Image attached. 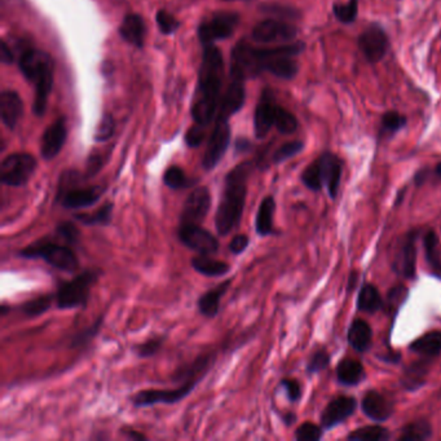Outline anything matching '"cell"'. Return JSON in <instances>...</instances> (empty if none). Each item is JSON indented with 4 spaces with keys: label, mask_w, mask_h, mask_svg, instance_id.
<instances>
[{
    "label": "cell",
    "mask_w": 441,
    "mask_h": 441,
    "mask_svg": "<svg viewBox=\"0 0 441 441\" xmlns=\"http://www.w3.org/2000/svg\"><path fill=\"white\" fill-rule=\"evenodd\" d=\"M224 78V60L222 51L207 46L203 51L196 95L191 104V116L197 124L209 126L219 109L220 90Z\"/></svg>",
    "instance_id": "cell-1"
},
{
    "label": "cell",
    "mask_w": 441,
    "mask_h": 441,
    "mask_svg": "<svg viewBox=\"0 0 441 441\" xmlns=\"http://www.w3.org/2000/svg\"><path fill=\"white\" fill-rule=\"evenodd\" d=\"M252 162L245 161L232 168L224 179L222 198L215 213V229L226 237L239 227L248 198V179Z\"/></svg>",
    "instance_id": "cell-2"
},
{
    "label": "cell",
    "mask_w": 441,
    "mask_h": 441,
    "mask_svg": "<svg viewBox=\"0 0 441 441\" xmlns=\"http://www.w3.org/2000/svg\"><path fill=\"white\" fill-rule=\"evenodd\" d=\"M306 48L303 42L282 44L272 48H255L248 43H239L230 57V75L235 79L246 81L260 72H268L271 62L282 55L298 56Z\"/></svg>",
    "instance_id": "cell-3"
},
{
    "label": "cell",
    "mask_w": 441,
    "mask_h": 441,
    "mask_svg": "<svg viewBox=\"0 0 441 441\" xmlns=\"http://www.w3.org/2000/svg\"><path fill=\"white\" fill-rule=\"evenodd\" d=\"M25 78L34 84V111L42 117L47 109L48 97L53 87V60L51 56L36 48H26L18 61Z\"/></svg>",
    "instance_id": "cell-4"
},
{
    "label": "cell",
    "mask_w": 441,
    "mask_h": 441,
    "mask_svg": "<svg viewBox=\"0 0 441 441\" xmlns=\"http://www.w3.org/2000/svg\"><path fill=\"white\" fill-rule=\"evenodd\" d=\"M18 256L24 259H42L51 267L65 273H74L79 268V259L69 245L59 243L49 237L38 239L23 250Z\"/></svg>",
    "instance_id": "cell-5"
},
{
    "label": "cell",
    "mask_w": 441,
    "mask_h": 441,
    "mask_svg": "<svg viewBox=\"0 0 441 441\" xmlns=\"http://www.w3.org/2000/svg\"><path fill=\"white\" fill-rule=\"evenodd\" d=\"M82 176L77 171L61 174L56 200L66 210H81L94 206L101 200L107 188L104 185L79 187Z\"/></svg>",
    "instance_id": "cell-6"
},
{
    "label": "cell",
    "mask_w": 441,
    "mask_h": 441,
    "mask_svg": "<svg viewBox=\"0 0 441 441\" xmlns=\"http://www.w3.org/2000/svg\"><path fill=\"white\" fill-rule=\"evenodd\" d=\"M103 272L98 268L84 269L70 281L61 282L56 294V306L59 310L85 308L91 297V290Z\"/></svg>",
    "instance_id": "cell-7"
},
{
    "label": "cell",
    "mask_w": 441,
    "mask_h": 441,
    "mask_svg": "<svg viewBox=\"0 0 441 441\" xmlns=\"http://www.w3.org/2000/svg\"><path fill=\"white\" fill-rule=\"evenodd\" d=\"M36 168L38 162L34 155L29 153H13L1 161L0 181L7 187H25L34 176Z\"/></svg>",
    "instance_id": "cell-8"
},
{
    "label": "cell",
    "mask_w": 441,
    "mask_h": 441,
    "mask_svg": "<svg viewBox=\"0 0 441 441\" xmlns=\"http://www.w3.org/2000/svg\"><path fill=\"white\" fill-rule=\"evenodd\" d=\"M202 379H189L174 388V390H142L132 396L131 401L135 407H149V406L166 404L172 405L184 400L194 391L198 383Z\"/></svg>",
    "instance_id": "cell-9"
},
{
    "label": "cell",
    "mask_w": 441,
    "mask_h": 441,
    "mask_svg": "<svg viewBox=\"0 0 441 441\" xmlns=\"http://www.w3.org/2000/svg\"><path fill=\"white\" fill-rule=\"evenodd\" d=\"M239 24V16L233 12H216L203 20L198 27V38L203 47L213 46L216 40L233 36Z\"/></svg>",
    "instance_id": "cell-10"
},
{
    "label": "cell",
    "mask_w": 441,
    "mask_h": 441,
    "mask_svg": "<svg viewBox=\"0 0 441 441\" xmlns=\"http://www.w3.org/2000/svg\"><path fill=\"white\" fill-rule=\"evenodd\" d=\"M178 239L188 249L203 255H214L219 250V241L200 224H179Z\"/></svg>",
    "instance_id": "cell-11"
},
{
    "label": "cell",
    "mask_w": 441,
    "mask_h": 441,
    "mask_svg": "<svg viewBox=\"0 0 441 441\" xmlns=\"http://www.w3.org/2000/svg\"><path fill=\"white\" fill-rule=\"evenodd\" d=\"M213 203L211 191L207 187H197L187 197L181 214L179 224H200L202 226L203 220L210 213Z\"/></svg>",
    "instance_id": "cell-12"
},
{
    "label": "cell",
    "mask_w": 441,
    "mask_h": 441,
    "mask_svg": "<svg viewBox=\"0 0 441 441\" xmlns=\"http://www.w3.org/2000/svg\"><path fill=\"white\" fill-rule=\"evenodd\" d=\"M358 49L370 64L383 60L388 51V36L379 24H370L358 39Z\"/></svg>",
    "instance_id": "cell-13"
},
{
    "label": "cell",
    "mask_w": 441,
    "mask_h": 441,
    "mask_svg": "<svg viewBox=\"0 0 441 441\" xmlns=\"http://www.w3.org/2000/svg\"><path fill=\"white\" fill-rule=\"evenodd\" d=\"M230 143V127L228 120H217L210 135L206 152L203 155L202 168L204 171H213L223 159Z\"/></svg>",
    "instance_id": "cell-14"
},
{
    "label": "cell",
    "mask_w": 441,
    "mask_h": 441,
    "mask_svg": "<svg viewBox=\"0 0 441 441\" xmlns=\"http://www.w3.org/2000/svg\"><path fill=\"white\" fill-rule=\"evenodd\" d=\"M417 233L409 232L399 239V245L395 251L392 267L395 272L405 278L413 280L417 271Z\"/></svg>",
    "instance_id": "cell-15"
},
{
    "label": "cell",
    "mask_w": 441,
    "mask_h": 441,
    "mask_svg": "<svg viewBox=\"0 0 441 441\" xmlns=\"http://www.w3.org/2000/svg\"><path fill=\"white\" fill-rule=\"evenodd\" d=\"M298 36V27L281 20H265L252 30V39L258 43H286Z\"/></svg>",
    "instance_id": "cell-16"
},
{
    "label": "cell",
    "mask_w": 441,
    "mask_h": 441,
    "mask_svg": "<svg viewBox=\"0 0 441 441\" xmlns=\"http://www.w3.org/2000/svg\"><path fill=\"white\" fill-rule=\"evenodd\" d=\"M68 137V126L66 118L61 117L53 122L42 136L40 144V155L44 161H51L60 155L61 149L66 143Z\"/></svg>",
    "instance_id": "cell-17"
},
{
    "label": "cell",
    "mask_w": 441,
    "mask_h": 441,
    "mask_svg": "<svg viewBox=\"0 0 441 441\" xmlns=\"http://www.w3.org/2000/svg\"><path fill=\"white\" fill-rule=\"evenodd\" d=\"M278 105L274 101V96L269 90H265L255 109L254 117V131L258 139H264L272 130L276 120Z\"/></svg>",
    "instance_id": "cell-18"
},
{
    "label": "cell",
    "mask_w": 441,
    "mask_h": 441,
    "mask_svg": "<svg viewBox=\"0 0 441 441\" xmlns=\"http://www.w3.org/2000/svg\"><path fill=\"white\" fill-rule=\"evenodd\" d=\"M358 407V401L351 396H339L330 401L325 410L322 412V427L326 429H333L335 426L345 422L347 418L351 417Z\"/></svg>",
    "instance_id": "cell-19"
},
{
    "label": "cell",
    "mask_w": 441,
    "mask_h": 441,
    "mask_svg": "<svg viewBox=\"0 0 441 441\" xmlns=\"http://www.w3.org/2000/svg\"><path fill=\"white\" fill-rule=\"evenodd\" d=\"M317 159L320 162L323 187H326L329 196L335 200L340 187L343 163L338 155H333L330 152L323 153Z\"/></svg>",
    "instance_id": "cell-20"
},
{
    "label": "cell",
    "mask_w": 441,
    "mask_h": 441,
    "mask_svg": "<svg viewBox=\"0 0 441 441\" xmlns=\"http://www.w3.org/2000/svg\"><path fill=\"white\" fill-rule=\"evenodd\" d=\"M245 81L235 79L229 84L224 96L220 98L217 109V120H229L245 104Z\"/></svg>",
    "instance_id": "cell-21"
},
{
    "label": "cell",
    "mask_w": 441,
    "mask_h": 441,
    "mask_svg": "<svg viewBox=\"0 0 441 441\" xmlns=\"http://www.w3.org/2000/svg\"><path fill=\"white\" fill-rule=\"evenodd\" d=\"M361 407L364 414L374 422H384L394 413L392 403L378 391H369L365 394Z\"/></svg>",
    "instance_id": "cell-22"
},
{
    "label": "cell",
    "mask_w": 441,
    "mask_h": 441,
    "mask_svg": "<svg viewBox=\"0 0 441 441\" xmlns=\"http://www.w3.org/2000/svg\"><path fill=\"white\" fill-rule=\"evenodd\" d=\"M232 282H233V278L226 280V281L220 282L219 285L207 290L200 297V299L197 300V308L203 317L215 319L217 316L223 297L227 294Z\"/></svg>",
    "instance_id": "cell-23"
},
{
    "label": "cell",
    "mask_w": 441,
    "mask_h": 441,
    "mask_svg": "<svg viewBox=\"0 0 441 441\" xmlns=\"http://www.w3.org/2000/svg\"><path fill=\"white\" fill-rule=\"evenodd\" d=\"M23 101L14 91H4L0 96V111L3 123L13 130L23 116Z\"/></svg>",
    "instance_id": "cell-24"
},
{
    "label": "cell",
    "mask_w": 441,
    "mask_h": 441,
    "mask_svg": "<svg viewBox=\"0 0 441 441\" xmlns=\"http://www.w3.org/2000/svg\"><path fill=\"white\" fill-rule=\"evenodd\" d=\"M120 34L127 43L142 48L145 40V23L139 14H127L120 27Z\"/></svg>",
    "instance_id": "cell-25"
},
{
    "label": "cell",
    "mask_w": 441,
    "mask_h": 441,
    "mask_svg": "<svg viewBox=\"0 0 441 441\" xmlns=\"http://www.w3.org/2000/svg\"><path fill=\"white\" fill-rule=\"evenodd\" d=\"M191 264L196 272L206 277H222L229 273L232 269L229 263L217 260L211 255H203V254L193 256Z\"/></svg>",
    "instance_id": "cell-26"
},
{
    "label": "cell",
    "mask_w": 441,
    "mask_h": 441,
    "mask_svg": "<svg viewBox=\"0 0 441 441\" xmlns=\"http://www.w3.org/2000/svg\"><path fill=\"white\" fill-rule=\"evenodd\" d=\"M276 201L273 196H267L259 204L255 217V230L260 237H267L273 233V217Z\"/></svg>",
    "instance_id": "cell-27"
},
{
    "label": "cell",
    "mask_w": 441,
    "mask_h": 441,
    "mask_svg": "<svg viewBox=\"0 0 441 441\" xmlns=\"http://www.w3.org/2000/svg\"><path fill=\"white\" fill-rule=\"evenodd\" d=\"M373 340V332L369 323L361 319H356L351 323L348 330V342L358 352L369 349Z\"/></svg>",
    "instance_id": "cell-28"
},
{
    "label": "cell",
    "mask_w": 441,
    "mask_h": 441,
    "mask_svg": "<svg viewBox=\"0 0 441 441\" xmlns=\"http://www.w3.org/2000/svg\"><path fill=\"white\" fill-rule=\"evenodd\" d=\"M336 378L345 386H356L365 378V370L358 360L343 358L338 364Z\"/></svg>",
    "instance_id": "cell-29"
},
{
    "label": "cell",
    "mask_w": 441,
    "mask_h": 441,
    "mask_svg": "<svg viewBox=\"0 0 441 441\" xmlns=\"http://www.w3.org/2000/svg\"><path fill=\"white\" fill-rule=\"evenodd\" d=\"M113 210H114V203L107 201L94 213H88V214L78 213L74 215V219L85 227H107L111 224V220H113Z\"/></svg>",
    "instance_id": "cell-30"
},
{
    "label": "cell",
    "mask_w": 441,
    "mask_h": 441,
    "mask_svg": "<svg viewBox=\"0 0 441 441\" xmlns=\"http://www.w3.org/2000/svg\"><path fill=\"white\" fill-rule=\"evenodd\" d=\"M410 349L426 358L439 355L441 352V332L435 330L422 335L410 345Z\"/></svg>",
    "instance_id": "cell-31"
},
{
    "label": "cell",
    "mask_w": 441,
    "mask_h": 441,
    "mask_svg": "<svg viewBox=\"0 0 441 441\" xmlns=\"http://www.w3.org/2000/svg\"><path fill=\"white\" fill-rule=\"evenodd\" d=\"M53 302H56V294H44L25 302L24 304L20 306V310L26 317L36 319L47 313L52 308Z\"/></svg>",
    "instance_id": "cell-32"
},
{
    "label": "cell",
    "mask_w": 441,
    "mask_h": 441,
    "mask_svg": "<svg viewBox=\"0 0 441 441\" xmlns=\"http://www.w3.org/2000/svg\"><path fill=\"white\" fill-rule=\"evenodd\" d=\"M358 310L366 313H374L383 307V299L375 286L366 284L361 287L358 299Z\"/></svg>",
    "instance_id": "cell-33"
},
{
    "label": "cell",
    "mask_w": 441,
    "mask_h": 441,
    "mask_svg": "<svg viewBox=\"0 0 441 441\" xmlns=\"http://www.w3.org/2000/svg\"><path fill=\"white\" fill-rule=\"evenodd\" d=\"M429 371V365L423 361L416 362L410 366H407L401 378V383L405 387L407 391H414L419 388L420 386L425 384L426 382V375Z\"/></svg>",
    "instance_id": "cell-34"
},
{
    "label": "cell",
    "mask_w": 441,
    "mask_h": 441,
    "mask_svg": "<svg viewBox=\"0 0 441 441\" xmlns=\"http://www.w3.org/2000/svg\"><path fill=\"white\" fill-rule=\"evenodd\" d=\"M432 436V427L427 420H416L413 423L406 425L401 429V435L399 440L401 441H422L427 440Z\"/></svg>",
    "instance_id": "cell-35"
},
{
    "label": "cell",
    "mask_w": 441,
    "mask_h": 441,
    "mask_svg": "<svg viewBox=\"0 0 441 441\" xmlns=\"http://www.w3.org/2000/svg\"><path fill=\"white\" fill-rule=\"evenodd\" d=\"M103 322H104V316H98L91 325L83 328L77 334L72 335L69 347L70 348H82V347L88 346L95 339L96 335L100 333V330L103 328Z\"/></svg>",
    "instance_id": "cell-36"
},
{
    "label": "cell",
    "mask_w": 441,
    "mask_h": 441,
    "mask_svg": "<svg viewBox=\"0 0 441 441\" xmlns=\"http://www.w3.org/2000/svg\"><path fill=\"white\" fill-rule=\"evenodd\" d=\"M391 438L388 429L381 426H366L352 431L347 439L349 441H386Z\"/></svg>",
    "instance_id": "cell-37"
},
{
    "label": "cell",
    "mask_w": 441,
    "mask_h": 441,
    "mask_svg": "<svg viewBox=\"0 0 441 441\" xmlns=\"http://www.w3.org/2000/svg\"><path fill=\"white\" fill-rule=\"evenodd\" d=\"M425 251L426 258L429 262L432 272L436 274H441V258L439 245H438V237L433 230H429L425 237Z\"/></svg>",
    "instance_id": "cell-38"
},
{
    "label": "cell",
    "mask_w": 441,
    "mask_h": 441,
    "mask_svg": "<svg viewBox=\"0 0 441 441\" xmlns=\"http://www.w3.org/2000/svg\"><path fill=\"white\" fill-rule=\"evenodd\" d=\"M163 183L172 191H181L193 185V181L188 179L184 170L179 166H171L163 175Z\"/></svg>",
    "instance_id": "cell-39"
},
{
    "label": "cell",
    "mask_w": 441,
    "mask_h": 441,
    "mask_svg": "<svg viewBox=\"0 0 441 441\" xmlns=\"http://www.w3.org/2000/svg\"><path fill=\"white\" fill-rule=\"evenodd\" d=\"M407 123V118L399 111L390 110L384 113L381 120V135H394L403 130Z\"/></svg>",
    "instance_id": "cell-40"
},
{
    "label": "cell",
    "mask_w": 441,
    "mask_h": 441,
    "mask_svg": "<svg viewBox=\"0 0 441 441\" xmlns=\"http://www.w3.org/2000/svg\"><path fill=\"white\" fill-rule=\"evenodd\" d=\"M300 179H302V183L310 191H321L323 188V183H322L321 168H320L319 159H315L306 168Z\"/></svg>",
    "instance_id": "cell-41"
},
{
    "label": "cell",
    "mask_w": 441,
    "mask_h": 441,
    "mask_svg": "<svg viewBox=\"0 0 441 441\" xmlns=\"http://www.w3.org/2000/svg\"><path fill=\"white\" fill-rule=\"evenodd\" d=\"M274 126L278 132L284 135H291L298 130L299 123L297 117L293 113H290L285 107L278 105Z\"/></svg>",
    "instance_id": "cell-42"
},
{
    "label": "cell",
    "mask_w": 441,
    "mask_h": 441,
    "mask_svg": "<svg viewBox=\"0 0 441 441\" xmlns=\"http://www.w3.org/2000/svg\"><path fill=\"white\" fill-rule=\"evenodd\" d=\"M166 342V336L165 335H157L153 336L148 340H145L140 345L133 346V352L136 353V356L140 358H150L155 356L165 345Z\"/></svg>",
    "instance_id": "cell-43"
},
{
    "label": "cell",
    "mask_w": 441,
    "mask_h": 441,
    "mask_svg": "<svg viewBox=\"0 0 441 441\" xmlns=\"http://www.w3.org/2000/svg\"><path fill=\"white\" fill-rule=\"evenodd\" d=\"M333 12L335 18L342 24H352L358 13V0H348L345 4H336L333 5Z\"/></svg>",
    "instance_id": "cell-44"
},
{
    "label": "cell",
    "mask_w": 441,
    "mask_h": 441,
    "mask_svg": "<svg viewBox=\"0 0 441 441\" xmlns=\"http://www.w3.org/2000/svg\"><path fill=\"white\" fill-rule=\"evenodd\" d=\"M55 237L60 239L62 243L72 246V245H77L79 242L81 230L72 222H64V223H60L56 227Z\"/></svg>",
    "instance_id": "cell-45"
},
{
    "label": "cell",
    "mask_w": 441,
    "mask_h": 441,
    "mask_svg": "<svg viewBox=\"0 0 441 441\" xmlns=\"http://www.w3.org/2000/svg\"><path fill=\"white\" fill-rule=\"evenodd\" d=\"M303 149H304V143L303 142H300V140L289 142V143L281 145L274 152L273 155H272V162L276 163V165L282 163V162H285L287 159H290V158H293V157L299 155Z\"/></svg>",
    "instance_id": "cell-46"
},
{
    "label": "cell",
    "mask_w": 441,
    "mask_h": 441,
    "mask_svg": "<svg viewBox=\"0 0 441 441\" xmlns=\"http://www.w3.org/2000/svg\"><path fill=\"white\" fill-rule=\"evenodd\" d=\"M114 131H116V123H114L113 117L105 114L96 127L95 142L97 143L107 142L114 135Z\"/></svg>",
    "instance_id": "cell-47"
},
{
    "label": "cell",
    "mask_w": 441,
    "mask_h": 441,
    "mask_svg": "<svg viewBox=\"0 0 441 441\" xmlns=\"http://www.w3.org/2000/svg\"><path fill=\"white\" fill-rule=\"evenodd\" d=\"M322 438V431L315 423L306 422L299 426L295 431V440L298 441H319Z\"/></svg>",
    "instance_id": "cell-48"
},
{
    "label": "cell",
    "mask_w": 441,
    "mask_h": 441,
    "mask_svg": "<svg viewBox=\"0 0 441 441\" xmlns=\"http://www.w3.org/2000/svg\"><path fill=\"white\" fill-rule=\"evenodd\" d=\"M155 20L163 34H172L179 29V21L168 11H159L155 16Z\"/></svg>",
    "instance_id": "cell-49"
},
{
    "label": "cell",
    "mask_w": 441,
    "mask_h": 441,
    "mask_svg": "<svg viewBox=\"0 0 441 441\" xmlns=\"http://www.w3.org/2000/svg\"><path fill=\"white\" fill-rule=\"evenodd\" d=\"M329 364H330V355L323 349L316 351L310 356V361L307 364V371L310 374L320 373L321 370L326 369L329 366Z\"/></svg>",
    "instance_id": "cell-50"
},
{
    "label": "cell",
    "mask_w": 441,
    "mask_h": 441,
    "mask_svg": "<svg viewBox=\"0 0 441 441\" xmlns=\"http://www.w3.org/2000/svg\"><path fill=\"white\" fill-rule=\"evenodd\" d=\"M387 306L388 310H396L400 308V306L404 303L407 297V289L404 286L392 287L387 295Z\"/></svg>",
    "instance_id": "cell-51"
},
{
    "label": "cell",
    "mask_w": 441,
    "mask_h": 441,
    "mask_svg": "<svg viewBox=\"0 0 441 441\" xmlns=\"http://www.w3.org/2000/svg\"><path fill=\"white\" fill-rule=\"evenodd\" d=\"M281 387L285 390L289 401L295 403L298 401L302 396V387L300 383L297 379H291V378H285L281 381Z\"/></svg>",
    "instance_id": "cell-52"
},
{
    "label": "cell",
    "mask_w": 441,
    "mask_h": 441,
    "mask_svg": "<svg viewBox=\"0 0 441 441\" xmlns=\"http://www.w3.org/2000/svg\"><path fill=\"white\" fill-rule=\"evenodd\" d=\"M204 129H206L204 126L197 124V123L189 129V131L187 132V136H185V142L188 144V146L196 148L202 144L204 136H206Z\"/></svg>",
    "instance_id": "cell-53"
},
{
    "label": "cell",
    "mask_w": 441,
    "mask_h": 441,
    "mask_svg": "<svg viewBox=\"0 0 441 441\" xmlns=\"http://www.w3.org/2000/svg\"><path fill=\"white\" fill-rule=\"evenodd\" d=\"M250 245V237L245 233H239L236 235L233 239H230L229 242V251L233 254V255H241L242 252L248 250Z\"/></svg>",
    "instance_id": "cell-54"
},
{
    "label": "cell",
    "mask_w": 441,
    "mask_h": 441,
    "mask_svg": "<svg viewBox=\"0 0 441 441\" xmlns=\"http://www.w3.org/2000/svg\"><path fill=\"white\" fill-rule=\"evenodd\" d=\"M262 10L265 13H273V14L281 16V17H286V18H295V17H299L298 11H295L293 8H289V7H285V5L268 4V5H263Z\"/></svg>",
    "instance_id": "cell-55"
},
{
    "label": "cell",
    "mask_w": 441,
    "mask_h": 441,
    "mask_svg": "<svg viewBox=\"0 0 441 441\" xmlns=\"http://www.w3.org/2000/svg\"><path fill=\"white\" fill-rule=\"evenodd\" d=\"M101 158L98 155H92L88 161V165H87V176H94L97 174V171L101 168Z\"/></svg>",
    "instance_id": "cell-56"
},
{
    "label": "cell",
    "mask_w": 441,
    "mask_h": 441,
    "mask_svg": "<svg viewBox=\"0 0 441 441\" xmlns=\"http://www.w3.org/2000/svg\"><path fill=\"white\" fill-rule=\"evenodd\" d=\"M120 433H122L123 436H126L127 439H130V440H148V438L144 435L143 432L136 431V429H127V427H124V429H120Z\"/></svg>",
    "instance_id": "cell-57"
},
{
    "label": "cell",
    "mask_w": 441,
    "mask_h": 441,
    "mask_svg": "<svg viewBox=\"0 0 441 441\" xmlns=\"http://www.w3.org/2000/svg\"><path fill=\"white\" fill-rule=\"evenodd\" d=\"M0 59H1V61L4 64H7V65H10V64H12L13 62L12 49L8 46V43L5 40L1 42V55H0Z\"/></svg>",
    "instance_id": "cell-58"
},
{
    "label": "cell",
    "mask_w": 441,
    "mask_h": 441,
    "mask_svg": "<svg viewBox=\"0 0 441 441\" xmlns=\"http://www.w3.org/2000/svg\"><path fill=\"white\" fill-rule=\"evenodd\" d=\"M295 420V416L294 414H286L285 417H284V422L286 423L287 426H290V425H293V422Z\"/></svg>",
    "instance_id": "cell-59"
},
{
    "label": "cell",
    "mask_w": 441,
    "mask_h": 441,
    "mask_svg": "<svg viewBox=\"0 0 441 441\" xmlns=\"http://www.w3.org/2000/svg\"><path fill=\"white\" fill-rule=\"evenodd\" d=\"M8 310H11V307L10 306H5V304H3L1 307H0V315L4 317L7 313H8Z\"/></svg>",
    "instance_id": "cell-60"
}]
</instances>
